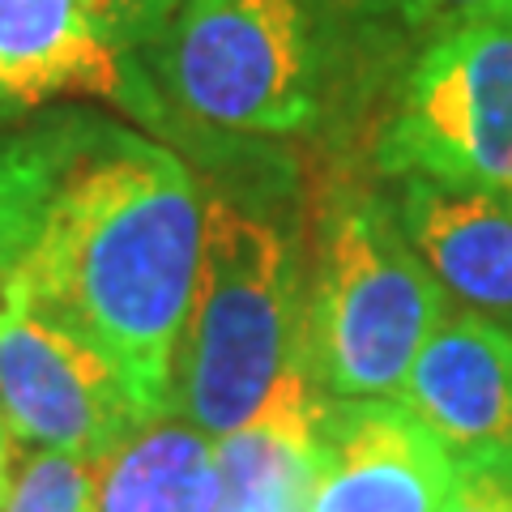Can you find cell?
I'll return each instance as SVG.
<instances>
[{
  "mask_svg": "<svg viewBox=\"0 0 512 512\" xmlns=\"http://www.w3.org/2000/svg\"><path fill=\"white\" fill-rule=\"evenodd\" d=\"M205 197L180 154L86 107L0 124V303L99 346L167 414Z\"/></svg>",
  "mask_w": 512,
  "mask_h": 512,
  "instance_id": "6da1fadb",
  "label": "cell"
},
{
  "mask_svg": "<svg viewBox=\"0 0 512 512\" xmlns=\"http://www.w3.org/2000/svg\"><path fill=\"white\" fill-rule=\"evenodd\" d=\"M303 286L308 274L291 227L239 192H210L167 414L210 440L265 414L286 384L308 372Z\"/></svg>",
  "mask_w": 512,
  "mask_h": 512,
  "instance_id": "7a4b0ae2",
  "label": "cell"
},
{
  "mask_svg": "<svg viewBox=\"0 0 512 512\" xmlns=\"http://www.w3.org/2000/svg\"><path fill=\"white\" fill-rule=\"evenodd\" d=\"M342 0H180L146 56L163 111L227 137H303L325 120Z\"/></svg>",
  "mask_w": 512,
  "mask_h": 512,
  "instance_id": "3957f363",
  "label": "cell"
},
{
  "mask_svg": "<svg viewBox=\"0 0 512 512\" xmlns=\"http://www.w3.org/2000/svg\"><path fill=\"white\" fill-rule=\"evenodd\" d=\"M448 316L444 286L367 188L338 184L320 205L303 286V359L325 397H397L431 329Z\"/></svg>",
  "mask_w": 512,
  "mask_h": 512,
  "instance_id": "277c9868",
  "label": "cell"
},
{
  "mask_svg": "<svg viewBox=\"0 0 512 512\" xmlns=\"http://www.w3.org/2000/svg\"><path fill=\"white\" fill-rule=\"evenodd\" d=\"M389 180L512 192V22L431 39L376 141Z\"/></svg>",
  "mask_w": 512,
  "mask_h": 512,
  "instance_id": "5b68a950",
  "label": "cell"
},
{
  "mask_svg": "<svg viewBox=\"0 0 512 512\" xmlns=\"http://www.w3.org/2000/svg\"><path fill=\"white\" fill-rule=\"evenodd\" d=\"M175 9L180 0H0V124L56 99H107L163 124L146 56Z\"/></svg>",
  "mask_w": 512,
  "mask_h": 512,
  "instance_id": "8992f818",
  "label": "cell"
},
{
  "mask_svg": "<svg viewBox=\"0 0 512 512\" xmlns=\"http://www.w3.org/2000/svg\"><path fill=\"white\" fill-rule=\"evenodd\" d=\"M154 419L99 346L18 303H0V427L18 448L99 461Z\"/></svg>",
  "mask_w": 512,
  "mask_h": 512,
  "instance_id": "52a82bcc",
  "label": "cell"
},
{
  "mask_svg": "<svg viewBox=\"0 0 512 512\" xmlns=\"http://www.w3.org/2000/svg\"><path fill=\"white\" fill-rule=\"evenodd\" d=\"M453 457L397 397H325L312 512H440Z\"/></svg>",
  "mask_w": 512,
  "mask_h": 512,
  "instance_id": "ba28073f",
  "label": "cell"
},
{
  "mask_svg": "<svg viewBox=\"0 0 512 512\" xmlns=\"http://www.w3.org/2000/svg\"><path fill=\"white\" fill-rule=\"evenodd\" d=\"M453 461H512V329L448 312L397 389Z\"/></svg>",
  "mask_w": 512,
  "mask_h": 512,
  "instance_id": "9c48e42d",
  "label": "cell"
},
{
  "mask_svg": "<svg viewBox=\"0 0 512 512\" xmlns=\"http://www.w3.org/2000/svg\"><path fill=\"white\" fill-rule=\"evenodd\" d=\"M389 205L448 299L500 325L512 320V192L406 175Z\"/></svg>",
  "mask_w": 512,
  "mask_h": 512,
  "instance_id": "30bf717a",
  "label": "cell"
},
{
  "mask_svg": "<svg viewBox=\"0 0 512 512\" xmlns=\"http://www.w3.org/2000/svg\"><path fill=\"white\" fill-rule=\"evenodd\" d=\"M320 406L325 393L308 372L218 444L214 512H312L320 478Z\"/></svg>",
  "mask_w": 512,
  "mask_h": 512,
  "instance_id": "8fae6325",
  "label": "cell"
},
{
  "mask_svg": "<svg viewBox=\"0 0 512 512\" xmlns=\"http://www.w3.org/2000/svg\"><path fill=\"white\" fill-rule=\"evenodd\" d=\"M94 512H214L218 444L175 414H154L90 466Z\"/></svg>",
  "mask_w": 512,
  "mask_h": 512,
  "instance_id": "7c38bea8",
  "label": "cell"
},
{
  "mask_svg": "<svg viewBox=\"0 0 512 512\" xmlns=\"http://www.w3.org/2000/svg\"><path fill=\"white\" fill-rule=\"evenodd\" d=\"M0 512H94L90 461L73 453L26 448V457L13 461Z\"/></svg>",
  "mask_w": 512,
  "mask_h": 512,
  "instance_id": "4fadbf2b",
  "label": "cell"
},
{
  "mask_svg": "<svg viewBox=\"0 0 512 512\" xmlns=\"http://www.w3.org/2000/svg\"><path fill=\"white\" fill-rule=\"evenodd\" d=\"M342 5L355 18L410 30L427 43L478 22H512V0H342Z\"/></svg>",
  "mask_w": 512,
  "mask_h": 512,
  "instance_id": "5bb4252c",
  "label": "cell"
},
{
  "mask_svg": "<svg viewBox=\"0 0 512 512\" xmlns=\"http://www.w3.org/2000/svg\"><path fill=\"white\" fill-rule=\"evenodd\" d=\"M440 512H512V461H453Z\"/></svg>",
  "mask_w": 512,
  "mask_h": 512,
  "instance_id": "9a60e30c",
  "label": "cell"
},
{
  "mask_svg": "<svg viewBox=\"0 0 512 512\" xmlns=\"http://www.w3.org/2000/svg\"><path fill=\"white\" fill-rule=\"evenodd\" d=\"M9 478H13V440H9V431L0 427V500H5V491H9Z\"/></svg>",
  "mask_w": 512,
  "mask_h": 512,
  "instance_id": "2e32d148",
  "label": "cell"
}]
</instances>
